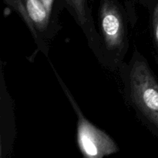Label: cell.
Instances as JSON below:
<instances>
[{"label": "cell", "mask_w": 158, "mask_h": 158, "mask_svg": "<svg viewBox=\"0 0 158 158\" xmlns=\"http://www.w3.org/2000/svg\"><path fill=\"white\" fill-rule=\"evenodd\" d=\"M53 1L54 0H42L43 4L45 5L46 8L47 9L49 13L50 14V15H51V12H52V3H53Z\"/></svg>", "instance_id": "ba28073f"}, {"label": "cell", "mask_w": 158, "mask_h": 158, "mask_svg": "<svg viewBox=\"0 0 158 158\" xmlns=\"http://www.w3.org/2000/svg\"><path fill=\"white\" fill-rule=\"evenodd\" d=\"M24 3L28 15L39 36L46 44V40L50 39L55 32L50 27V14L42 0H24Z\"/></svg>", "instance_id": "5b68a950"}, {"label": "cell", "mask_w": 158, "mask_h": 158, "mask_svg": "<svg viewBox=\"0 0 158 158\" xmlns=\"http://www.w3.org/2000/svg\"><path fill=\"white\" fill-rule=\"evenodd\" d=\"M74 19L83 29L87 38L89 44L92 47L100 60H102L101 46L99 33H97L94 26L92 14L88 7L87 0H64Z\"/></svg>", "instance_id": "277c9868"}, {"label": "cell", "mask_w": 158, "mask_h": 158, "mask_svg": "<svg viewBox=\"0 0 158 158\" xmlns=\"http://www.w3.org/2000/svg\"><path fill=\"white\" fill-rule=\"evenodd\" d=\"M98 25L102 60L111 66L121 64L129 42L125 13L114 0H100Z\"/></svg>", "instance_id": "7a4b0ae2"}, {"label": "cell", "mask_w": 158, "mask_h": 158, "mask_svg": "<svg viewBox=\"0 0 158 158\" xmlns=\"http://www.w3.org/2000/svg\"><path fill=\"white\" fill-rule=\"evenodd\" d=\"M6 3L8 5L11 6L12 8H13L20 15V16L23 19V20L26 23V26L29 28V31L32 33V37L35 40V43L38 45L39 48L42 50V52H43L45 53V55L47 56H48V47L41 40V39L39 36L38 33H37L36 30H35V27H34L33 24L31 22L30 19H29V15H28L27 11H26V6H25L24 0H5Z\"/></svg>", "instance_id": "8992f818"}, {"label": "cell", "mask_w": 158, "mask_h": 158, "mask_svg": "<svg viewBox=\"0 0 158 158\" xmlns=\"http://www.w3.org/2000/svg\"><path fill=\"white\" fill-rule=\"evenodd\" d=\"M152 37L154 49L158 54V2L152 13Z\"/></svg>", "instance_id": "52a82bcc"}, {"label": "cell", "mask_w": 158, "mask_h": 158, "mask_svg": "<svg viewBox=\"0 0 158 158\" xmlns=\"http://www.w3.org/2000/svg\"><path fill=\"white\" fill-rule=\"evenodd\" d=\"M131 103L142 121L158 131V82L146 59L136 49L127 81Z\"/></svg>", "instance_id": "6da1fadb"}, {"label": "cell", "mask_w": 158, "mask_h": 158, "mask_svg": "<svg viewBox=\"0 0 158 158\" xmlns=\"http://www.w3.org/2000/svg\"><path fill=\"white\" fill-rule=\"evenodd\" d=\"M56 76L77 114V140L83 155L87 158H102L118 152L119 148L117 143L106 133L94 126L84 117L64 83L57 74Z\"/></svg>", "instance_id": "3957f363"}]
</instances>
